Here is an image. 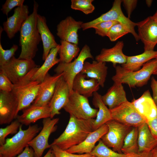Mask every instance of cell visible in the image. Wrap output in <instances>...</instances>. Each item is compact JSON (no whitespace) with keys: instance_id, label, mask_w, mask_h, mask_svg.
Segmentation results:
<instances>
[{"instance_id":"cell-33","label":"cell","mask_w":157,"mask_h":157,"mask_svg":"<svg viewBox=\"0 0 157 157\" xmlns=\"http://www.w3.org/2000/svg\"><path fill=\"white\" fill-rule=\"evenodd\" d=\"M90 154L97 157H127V155L113 151L106 145L101 139L98 141Z\"/></svg>"},{"instance_id":"cell-11","label":"cell","mask_w":157,"mask_h":157,"mask_svg":"<svg viewBox=\"0 0 157 157\" xmlns=\"http://www.w3.org/2000/svg\"><path fill=\"white\" fill-rule=\"evenodd\" d=\"M38 66L33 60L19 59L14 56L6 63L0 66V71L15 84Z\"/></svg>"},{"instance_id":"cell-50","label":"cell","mask_w":157,"mask_h":157,"mask_svg":"<svg viewBox=\"0 0 157 157\" xmlns=\"http://www.w3.org/2000/svg\"><path fill=\"white\" fill-rule=\"evenodd\" d=\"M154 154V157H157V147L153 149Z\"/></svg>"},{"instance_id":"cell-7","label":"cell","mask_w":157,"mask_h":157,"mask_svg":"<svg viewBox=\"0 0 157 157\" xmlns=\"http://www.w3.org/2000/svg\"><path fill=\"white\" fill-rule=\"evenodd\" d=\"M93 58L89 47L85 45L82 48L78 57L68 63H60L54 69L56 74H62V77L68 84L70 92L72 90V84L75 77L82 71L85 60L87 58Z\"/></svg>"},{"instance_id":"cell-25","label":"cell","mask_w":157,"mask_h":157,"mask_svg":"<svg viewBox=\"0 0 157 157\" xmlns=\"http://www.w3.org/2000/svg\"><path fill=\"white\" fill-rule=\"evenodd\" d=\"M108 67L105 62L94 60L92 63L85 61L81 73L87 78L97 80L100 86L103 88L107 74Z\"/></svg>"},{"instance_id":"cell-1","label":"cell","mask_w":157,"mask_h":157,"mask_svg":"<svg viewBox=\"0 0 157 157\" xmlns=\"http://www.w3.org/2000/svg\"><path fill=\"white\" fill-rule=\"evenodd\" d=\"M94 118L88 119H78L70 115L68 124L64 131L51 145H56L67 150L82 142L94 131Z\"/></svg>"},{"instance_id":"cell-35","label":"cell","mask_w":157,"mask_h":157,"mask_svg":"<svg viewBox=\"0 0 157 157\" xmlns=\"http://www.w3.org/2000/svg\"><path fill=\"white\" fill-rule=\"evenodd\" d=\"M93 0H72L71 7L72 9L81 11L88 15L92 13L95 9L92 4Z\"/></svg>"},{"instance_id":"cell-38","label":"cell","mask_w":157,"mask_h":157,"mask_svg":"<svg viewBox=\"0 0 157 157\" xmlns=\"http://www.w3.org/2000/svg\"><path fill=\"white\" fill-rule=\"evenodd\" d=\"M118 22L116 21L103 22L95 25L93 28L94 29L96 34L102 37L107 36L110 28Z\"/></svg>"},{"instance_id":"cell-45","label":"cell","mask_w":157,"mask_h":157,"mask_svg":"<svg viewBox=\"0 0 157 157\" xmlns=\"http://www.w3.org/2000/svg\"><path fill=\"white\" fill-rule=\"evenodd\" d=\"M34 156V152L33 149L28 145L22 153L15 157H33Z\"/></svg>"},{"instance_id":"cell-47","label":"cell","mask_w":157,"mask_h":157,"mask_svg":"<svg viewBox=\"0 0 157 157\" xmlns=\"http://www.w3.org/2000/svg\"><path fill=\"white\" fill-rule=\"evenodd\" d=\"M33 157H35L34 156ZM43 157H55V156L52 149L51 148Z\"/></svg>"},{"instance_id":"cell-18","label":"cell","mask_w":157,"mask_h":157,"mask_svg":"<svg viewBox=\"0 0 157 157\" xmlns=\"http://www.w3.org/2000/svg\"><path fill=\"white\" fill-rule=\"evenodd\" d=\"M83 22L76 21L71 16L61 20L57 26L56 35L61 40L78 45V31L81 28Z\"/></svg>"},{"instance_id":"cell-31","label":"cell","mask_w":157,"mask_h":157,"mask_svg":"<svg viewBox=\"0 0 157 157\" xmlns=\"http://www.w3.org/2000/svg\"><path fill=\"white\" fill-rule=\"evenodd\" d=\"M60 42L58 51L60 63H68L71 62L80 51L78 45L63 40H61Z\"/></svg>"},{"instance_id":"cell-12","label":"cell","mask_w":157,"mask_h":157,"mask_svg":"<svg viewBox=\"0 0 157 157\" xmlns=\"http://www.w3.org/2000/svg\"><path fill=\"white\" fill-rule=\"evenodd\" d=\"M59 120L58 118L43 119V127L40 132L28 143V145L33 149L35 157H41L44 150L51 148L49 138L51 134L56 130V124Z\"/></svg>"},{"instance_id":"cell-52","label":"cell","mask_w":157,"mask_h":157,"mask_svg":"<svg viewBox=\"0 0 157 157\" xmlns=\"http://www.w3.org/2000/svg\"><path fill=\"white\" fill-rule=\"evenodd\" d=\"M88 157H96L95 156L92 155L91 156H90Z\"/></svg>"},{"instance_id":"cell-19","label":"cell","mask_w":157,"mask_h":157,"mask_svg":"<svg viewBox=\"0 0 157 157\" xmlns=\"http://www.w3.org/2000/svg\"><path fill=\"white\" fill-rule=\"evenodd\" d=\"M108 130V127L105 123L90 133L81 143L72 147L66 151L70 153L74 154H90L95 146L96 142L107 133Z\"/></svg>"},{"instance_id":"cell-8","label":"cell","mask_w":157,"mask_h":157,"mask_svg":"<svg viewBox=\"0 0 157 157\" xmlns=\"http://www.w3.org/2000/svg\"><path fill=\"white\" fill-rule=\"evenodd\" d=\"M63 108L70 115L84 119L96 117L98 110L91 106L88 98L73 90L70 93L68 102Z\"/></svg>"},{"instance_id":"cell-23","label":"cell","mask_w":157,"mask_h":157,"mask_svg":"<svg viewBox=\"0 0 157 157\" xmlns=\"http://www.w3.org/2000/svg\"><path fill=\"white\" fill-rule=\"evenodd\" d=\"M37 26L42 42V59L44 61L51 50L57 47L59 44L56 42L54 36L47 26L46 18L38 14L37 17Z\"/></svg>"},{"instance_id":"cell-44","label":"cell","mask_w":157,"mask_h":157,"mask_svg":"<svg viewBox=\"0 0 157 157\" xmlns=\"http://www.w3.org/2000/svg\"><path fill=\"white\" fill-rule=\"evenodd\" d=\"M151 86L153 92V99L157 106V80L154 77L151 78Z\"/></svg>"},{"instance_id":"cell-32","label":"cell","mask_w":157,"mask_h":157,"mask_svg":"<svg viewBox=\"0 0 157 157\" xmlns=\"http://www.w3.org/2000/svg\"><path fill=\"white\" fill-rule=\"evenodd\" d=\"M138 127H132L124 139L122 153L126 154L138 153Z\"/></svg>"},{"instance_id":"cell-20","label":"cell","mask_w":157,"mask_h":157,"mask_svg":"<svg viewBox=\"0 0 157 157\" xmlns=\"http://www.w3.org/2000/svg\"><path fill=\"white\" fill-rule=\"evenodd\" d=\"M23 110L22 114L18 115L16 118L22 125L27 126L40 119L51 117L49 104L43 106H35L32 104Z\"/></svg>"},{"instance_id":"cell-36","label":"cell","mask_w":157,"mask_h":157,"mask_svg":"<svg viewBox=\"0 0 157 157\" xmlns=\"http://www.w3.org/2000/svg\"><path fill=\"white\" fill-rule=\"evenodd\" d=\"M21 124L17 119L6 127L0 129V146L4 144L6 138L10 134H15L18 131Z\"/></svg>"},{"instance_id":"cell-30","label":"cell","mask_w":157,"mask_h":157,"mask_svg":"<svg viewBox=\"0 0 157 157\" xmlns=\"http://www.w3.org/2000/svg\"><path fill=\"white\" fill-rule=\"evenodd\" d=\"M59 44L56 47L52 49L42 65L39 67L31 78V80L40 82L44 80L49 70L54 65L59 63L60 60L57 57L60 47Z\"/></svg>"},{"instance_id":"cell-21","label":"cell","mask_w":157,"mask_h":157,"mask_svg":"<svg viewBox=\"0 0 157 157\" xmlns=\"http://www.w3.org/2000/svg\"><path fill=\"white\" fill-rule=\"evenodd\" d=\"M124 46V42L121 41H118L111 48H103L100 53L96 56V60L102 62L112 63L114 67L117 64H124L126 62L127 56L123 52Z\"/></svg>"},{"instance_id":"cell-43","label":"cell","mask_w":157,"mask_h":157,"mask_svg":"<svg viewBox=\"0 0 157 157\" xmlns=\"http://www.w3.org/2000/svg\"><path fill=\"white\" fill-rule=\"evenodd\" d=\"M147 123L151 133L157 139V115Z\"/></svg>"},{"instance_id":"cell-13","label":"cell","mask_w":157,"mask_h":157,"mask_svg":"<svg viewBox=\"0 0 157 157\" xmlns=\"http://www.w3.org/2000/svg\"><path fill=\"white\" fill-rule=\"evenodd\" d=\"M136 23L138 34L144 44V51L154 50L157 44V23L151 16Z\"/></svg>"},{"instance_id":"cell-4","label":"cell","mask_w":157,"mask_h":157,"mask_svg":"<svg viewBox=\"0 0 157 157\" xmlns=\"http://www.w3.org/2000/svg\"><path fill=\"white\" fill-rule=\"evenodd\" d=\"M22 124L18 132L11 138L6 139L5 143L0 146V157H15L24 151L41 128L37 124L29 125L25 130Z\"/></svg>"},{"instance_id":"cell-42","label":"cell","mask_w":157,"mask_h":157,"mask_svg":"<svg viewBox=\"0 0 157 157\" xmlns=\"http://www.w3.org/2000/svg\"><path fill=\"white\" fill-rule=\"evenodd\" d=\"M122 1L126 10L128 17L130 18L133 11L136 6L138 1L137 0H123Z\"/></svg>"},{"instance_id":"cell-24","label":"cell","mask_w":157,"mask_h":157,"mask_svg":"<svg viewBox=\"0 0 157 157\" xmlns=\"http://www.w3.org/2000/svg\"><path fill=\"white\" fill-rule=\"evenodd\" d=\"M86 75L81 73L74 78L72 84V90L88 98L93 96L100 86L97 81L93 78L87 79Z\"/></svg>"},{"instance_id":"cell-14","label":"cell","mask_w":157,"mask_h":157,"mask_svg":"<svg viewBox=\"0 0 157 157\" xmlns=\"http://www.w3.org/2000/svg\"><path fill=\"white\" fill-rule=\"evenodd\" d=\"M19 101L12 92L0 91V124H9L17 115Z\"/></svg>"},{"instance_id":"cell-48","label":"cell","mask_w":157,"mask_h":157,"mask_svg":"<svg viewBox=\"0 0 157 157\" xmlns=\"http://www.w3.org/2000/svg\"><path fill=\"white\" fill-rule=\"evenodd\" d=\"M151 16L152 18L157 23V10L154 14L153 16Z\"/></svg>"},{"instance_id":"cell-9","label":"cell","mask_w":157,"mask_h":157,"mask_svg":"<svg viewBox=\"0 0 157 157\" xmlns=\"http://www.w3.org/2000/svg\"><path fill=\"white\" fill-rule=\"evenodd\" d=\"M106 124L108 130L101 139L106 145L111 148L113 151L122 153L124 139L132 127L113 119L108 121Z\"/></svg>"},{"instance_id":"cell-6","label":"cell","mask_w":157,"mask_h":157,"mask_svg":"<svg viewBox=\"0 0 157 157\" xmlns=\"http://www.w3.org/2000/svg\"><path fill=\"white\" fill-rule=\"evenodd\" d=\"M122 3V0H115L112 8L108 11L92 21L83 23L81 28L83 30H85L93 28L95 25L102 22L116 21L124 25L128 28L130 33L133 35L136 41H138L140 39L135 29L137 23L132 22L124 15L121 8Z\"/></svg>"},{"instance_id":"cell-10","label":"cell","mask_w":157,"mask_h":157,"mask_svg":"<svg viewBox=\"0 0 157 157\" xmlns=\"http://www.w3.org/2000/svg\"><path fill=\"white\" fill-rule=\"evenodd\" d=\"M112 119L132 127H138L146 122L132 102L128 101L110 110Z\"/></svg>"},{"instance_id":"cell-5","label":"cell","mask_w":157,"mask_h":157,"mask_svg":"<svg viewBox=\"0 0 157 157\" xmlns=\"http://www.w3.org/2000/svg\"><path fill=\"white\" fill-rule=\"evenodd\" d=\"M39 67L38 66L34 68L14 84L12 92L19 101L18 114L20 110L29 106L37 96L40 82L31 78Z\"/></svg>"},{"instance_id":"cell-26","label":"cell","mask_w":157,"mask_h":157,"mask_svg":"<svg viewBox=\"0 0 157 157\" xmlns=\"http://www.w3.org/2000/svg\"><path fill=\"white\" fill-rule=\"evenodd\" d=\"M104 104L110 110L119 106L128 101L122 84L114 83L106 93L101 96Z\"/></svg>"},{"instance_id":"cell-2","label":"cell","mask_w":157,"mask_h":157,"mask_svg":"<svg viewBox=\"0 0 157 157\" xmlns=\"http://www.w3.org/2000/svg\"><path fill=\"white\" fill-rule=\"evenodd\" d=\"M38 4L34 1L33 11L23 23L19 31V45L21 48L19 59L33 60L41 40L37 26Z\"/></svg>"},{"instance_id":"cell-39","label":"cell","mask_w":157,"mask_h":157,"mask_svg":"<svg viewBox=\"0 0 157 157\" xmlns=\"http://www.w3.org/2000/svg\"><path fill=\"white\" fill-rule=\"evenodd\" d=\"M51 145L55 157H88L92 155L90 154H76L71 153L62 149L56 145Z\"/></svg>"},{"instance_id":"cell-15","label":"cell","mask_w":157,"mask_h":157,"mask_svg":"<svg viewBox=\"0 0 157 157\" xmlns=\"http://www.w3.org/2000/svg\"><path fill=\"white\" fill-rule=\"evenodd\" d=\"M70 92L69 85L62 76L57 83L49 103L51 118L53 119L55 115L60 114V111L68 102Z\"/></svg>"},{"instance_id":"cell-46","label":"cell","mask_w":157,"mask_h":157,"mask_svg":"<svg viewBox=\"0 0 157 157\" xmlns=\"http://www.w3.org/2000/svg\"><path fill=\"white\" fill-rule=\"evenodd\" d=\"M127 155V157H154L153 150L148 152L138 153Z\"/></svg>"},{"instance_id":"cell-16","label":"cell","mask_w":157,"mask_h":157,"mask_svg":"<svg viewBox=\"0 0 157 157\" xmlns=\"http://www.w3.org/2000/svg\"><path fill=\"white\" fill-rule=\"evenodd\" d=\"M62 74L51 75L49 73L40 83L37 96L32 105L43 106L49 104L52 97L57 83Z\"/></svg>"},{"instance_id":"cell-17","label":"cell","mask_w":157,"mask_h":157,"mask_svg":"<svg viewBox=\"0 0 157 157\" xmlns=\"http://www.w3.org/2000/svg\"><path fill=\"white\" fill-rule=\"evenodd\" d=\"M29 11L26 5L16 8L12 16L8 17L3 23V29L8 38L11 39L19 31L24 22L28 17Z\"/></svg>"},{"instance_id":"cell-22","label":"cell","mask_w":157,"mask_h":157,"mask_svg":"<svg viewBox=\"0 0 157 157\" xmlns=\"http://www.w3.org/2000/svg\"><path fill=\"white\" fill-rule=\"evenodd\" d=\"M131 102L146 122L157 115V106L149 90L144 92L139 98L133 99Z\"/></svg>"},{"instance_id":"cell-27","label":"cell","mask_w":157,"mask_h":157,"mask_svg":"<svg viewBox=\"0 0 157 157\" xmlns=\"http://www.w3.org/2000/svg\"><path fill=\"white\" fill-rule=\"evenodd\" d=\"M138 128V153L150 152L157 147V139L151 133L147 122Z\"/></svg>"},{"instance_id":"cell-29","label":"cell","mask_w":157,"mask_h":157,"mask_svg":"<svg viewBox=\"0 0 157 157\" xmlns=\"http://www.w3.org/2000/svg\"><path fill=\"white\" fill-rule=\"evenodd\" d=\"M156 58L157 51H144L140 54L127 56L126 62L121 65V66L129 70L137 71L140 69L141 67L147 62Z\"/></svg>"},{"instance_id":"cell-3","label":"cell","mask_w":157,"mask_h":157,"mask_svg":"<svg viewBox=\"0 0 157 157\" xmlns=\"http://www.w3.org/2000/svg\"><path fill=\"white\" fill-rule=\"evenodd\" d=\"M157 67V60L149 61L138 71L127 69L120 65L115 67V74L112 78L114 83L126 84L132 88L140 87L147 84L150 76Z\"/></svg>"},{"instance_id":"cell-37","label":"cell","mask_w":157,"mask_h":157,"mask_svg":"<svg viewBox=\"0 0 157 157\" xmlns=\"http://www.w3.org/2000/svg\"><path fill=\"white\" fill-rule=\"evenodd\" d=\"M18 49V46L13 44L8 49L5 50L3 48L0 42V66L3 65L8 62L14 56L15 53Z\"/></svg>"},{"instance_id":"cell-51","label":"cell","mask_w":157,"mask_h":157,"mask_svg":"<svg viewBox=\"0 0 157 157\" xmlns=\"http://www.w3.org/2000/svg\"><path fill=\"white\" fill-rule=\"evenodd\" d=\"M156 59L157 60V58H156ZM153 74L157 75V67L154 72Z\"/></svg>"},{"instance_id":"cell-28","label":"cell","mask_w":157,"mask_h":157,"mask_svg":"<svg viewBox=\"0 0 157 157\" xmlns=\"http://www.w3.org/2000/svg\"><path fill=\"white\" fill-rule=\"evenodd\" d=\"M101 95L97 92L94 93L92 103L98 108V111L93 123V130H97L108 121L112 119L110 110L103 102Z\"/></svg>"},{"instance_id":"cell-40","label":"cell","mask_w":157,"mask_h":157,"mask_svg":"<svg viewBox=\"0 0 157 157\" xmlns=\"http://www.w3.org/2000/svg\"><path fill=\"white\" fill-rule=\"evenodd\" d=\"M24 0H6L2 5L1 10L3 13L6 16L9 12L15 7L23 5Z\"/></svg>"},{"instance_id":"cell-34","label":"cell","mask_w":157,"mask_h":157,"mask_svg":"<svg viewBox=\"0 0 157 157\" xmlns=\"http://www.w3.org/2000/svg\"><path fill=\"white\" fill-rule=\"evenodd\" d=\"M129 33V29L124 25L118 22L110 28L107 36L110 41L114 42Z\"/></svg>"},{"instance_id":"cell-41","label":"cell","mask_w":157,"mask_h":157,"mask_svg":"<svg viewBox=\"0 0 157 157\" xmlns=\"http://www.w3.org/2000/svg\"><path fill=\"white\" fill-rule=\"evenodd\" d=\"M14 84L3 72L0 71V91L12 92Z\"/></svg>"},{"instance_id":"cell-49","label":"cell","mask_w":157,"mask_h":157,"mask_svg":"<svg viewBox=\"0 0 157 157\" xmlns=\"http://www.w3.org/2000/svg\"><path fill=\"white\" fill-rule=\"evenodd\" d=\"M153 1L152 0H146V3L149 7H150L151 6Z\"/></svg>"}]
</instances>
